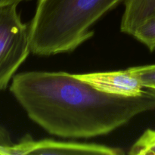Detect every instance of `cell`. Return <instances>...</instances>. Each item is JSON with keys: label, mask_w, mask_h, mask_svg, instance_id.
<instances>
[{"label": "cell", "mask_w": 155, "mask_h": 155, "mask_svg": "<svg viewBox=\"0 0 155 155\" xmlns=\"http://www.w3.org/2000/svg\"><path fill=\"white\" fill-rule=\"evenodd\" d=\"M18 5L0 7V91L7 88L30 50V33Z\"/></svg>", "instance_id": "3"}, {"label": "cell", "mask_w": 155, "mask_h": 155, "mask_svg": "<svg viewBox=\"0 0 155 155\" xmlns=\"http://www.w3.org/2000/svg\"><path fill=\"white\" fill-rule=\"evenodd\" d=\"M144 88L155 91V64L131 68Z\"/></svg>", "instance_id": "9"}, {"label": "cell", "mask_w": 155, "mask_h": 155, "mask_svg": "<svg viewBox=\"0 0 155 155\" xmlns=\"http://www.w3.org/2000/svg\"><path fill=\"white\" fill-rule=\"evenodd\" d=\"M76 76L95 89L110 95L136 97L145 91L131 68L123 71L89 73Z\"/></svg>", "instance_id": "5"}, {"label": "cell", "mask_w": 155, "mask_h": 155, "mask_svg": "<svg viewBox=\"0 0 155 155\" xmlns=\"http://www.w3.org/2000/svg\"><path fill=\"white\" fill-rule=\"evenodd\" d=\"M124 151L118 148L93 143L60 142L51 139L35 141L31 136H26L18 143L9 146L0 145V154H94L120 155Z\"/></svg>", "instance_id": "4"}, {"label": "cell", "mask_w": 155, "mask_h": 155, "mask_svg": "<svg viewBox=\"0 0 155 155\" xmlns=\"http://www.w3.org/2000/svg\"><path fill=\"white\" fill-rule=\"evenodd\" d=\"M13 144L8 130L0 125V145L1 146H9Z\"/></svg>", "instance_id": "10"}, {"label": "cell", "mask_w": 155, "mask_h": 155, "mask_svg": "<svg viewBox=\"0 0 155 155\" xmlns=\"http://www.w3.org/2000/svg\"><path fill=\"white\" fill-rule=\"evenodd\" d=\"M10 91L31 120L62 138L103 136L155 110L154 90L136 97L110 95L66 72L20 73Z\"/></svg>", "instance_id": "1"}, {"label": "cell", "mask_w": 155, "mask_h": 155, "mask_svg": "<svg viewBox=\"0 0 155 155\" xmlns=\"http://www.w3.org/2000/svg\"><path fill=\"white\" fill-rule=\"evenodd\" d=\"M131 155H155V130H146L132 145Z\"/></svg>", "instance_id": "7"}, {"label": "cell", "mask_w": 155, "mask_h": 155, "mask_svg": "<svg viewBox=\"0 0 155 155\" xmlns=\"http://www.w3.org/2000/svg\"><path fill=\"white\" fill-rule=\"evenodd\" d=\"M125 0H38L29 27L36 55L71 52L92 38V26Z\"/></svg>", "instance_id": "2"}, {"label": "cell", "mask_w": 155, "mask_h": 155, "mask_svg": "<svg viewBox=\"0 0 155 155\" xmlns=\"http://www.w3.org/2000/svg\"><path fill=\"white\" fill-rule=\"evenodd\" d=\"M23 1L25 0H0V7L11 5H18Z\"/></svg>", "instance_id": "11"}, {"label": "cell", "mask_w": 155, "mask_h": 155, "mask_svg": "<svg viewBox=\"0 0 155 155\" xmlns=\"http://www.w3.org/2000/svg\"><path fill=\"white\" fill-rule=\"evenodd\" d=\"M155 16V0H125L120 30L133 35L145 21Z\"/></svg>", "instance_id": "6"}, {"label": "cell", "mask_w": 155, "mask_h": 155, "mask_svg": "<svg viewBox=\"0 0 155 155\" xmlns=\"http://www.w3.org/2000/svg\"><path fill=\"white\" fill-rule=\"evenodd\" d=\"M133 36L151 51L155 50V16L145 21L133 32Z\"/></svg>", "instance_id": "8"}]
</instances>
